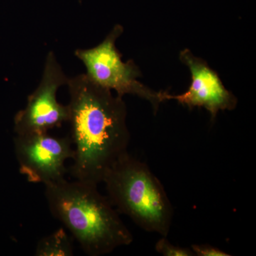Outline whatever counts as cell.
Returning <instances> with one entry per match:
<instances>
[{
	"label": "cell",
	"instance_id": "obj_1",
	"mask_svg": "<svg viewBox=\"0 0 256 256\" xmlns=\"http://www.w3.org/2000/svg\"><path fill=\"white\" fill-rule=\"evenodd\" d=\"M68 105L72 143L70 174L97 185L112 164L128 152L127 108L122 98L97 85L86 74L68 78Z\"/></svg>",
	"mask_w": 256,
	"mask_h": 256
},
{
	"label": "cell",
	"instance_id": "obj_2",
	"mask_svg": "<svg viewBox=\"0 0 256 256\" xmlns=\"http://www.w3.org/2000/svg\"><path fill=\"white\" fill-rule=\"evenodd\" d=\"M97 188V185L78 180L68 182L65 178L45 184L50 213L90 256L110 254L133 242L132 234L118 212Z\"/></svg>",
	"mask_w": 256,
	"mask_h": 256
},
{
	"label": "cell",
	"instance_id": "obj_3",
	"mask_svg": "<svg viewBox=\"0 0 256 256\" xmlns=\"http://www.w3.org/2000/svg\"><path fill=\"white\" fill-rule=\"evenodd\" d=\"M102 182L118 212L146 232L168 237L173 207L162 184L146 163L126 153L106 172Z\"/></svg>",
	"mask_w": 256,
	"mask_h": 256
},
{
	"label": "cell",
	"instance_id": "obj_4",
	"mask_svg": "<svg viewBox=\"0 0 256 256\" xmlns=\"http://www.w3.org/2000/svg\"><path fill=\"white\" fill-rule=\"evenodd\" d=\"M122 25L116 24L98 46L88 50H77L75 56L82 60L86 69V75L97 85L114 90L117 96H137L151 104L158 112L160 104L166 101V92H154L138 82L142 76L140 70L132 60L124 62L122 54L116 48V42L124 33Z\"/></svg>",
	"mask_w": 256,
	"mask_h": 256
},
{
	"label": "cell",
	"instance_id": "obj_5",
	"mask_svg": "<svg viewBox=\"0 0 256 256\" xmlns=\"http://www.w3.org/2000/svg\"><path fill=\"white\" fill-rule=\"evenodd\" d=\"M65 75L54 52L47 55L41 82L31 95L28 96L26 107L18 111L14 117L16 134L48 132L68 122V106L57 101L58 88L67 85Z\"/></svg>",
	"mask_w": 256,
	"mask_h": 256
},
{
	"label": "cell",
	"instance_id": "obj_6",
	"mask_svg": "<svg viewBox=\"0 0 256 256\" xmlns=\"http://www.w3.org/2000/svg\"><path fill=\"white\" fill-rule=\"evenodd\" d=\"M14 142L20 172L30 182L45 185L64 178L66 162L74 156L70 138L32 133L16 134Z\"/></svg>",
	"mask_w": 256,
	"mask_h": 256
},
{
	"label": "cell",
	"instance_id": "obj_7",
	"mask_svg": "<svg viewBox=\"0 0 256 256\" xmlns=\"http://www.w3.org/2000/svg\"><path fill=\"white\" fill-rule=\"evenodd\" d=\"M180 60L190 69L192 84L186 92L172 95L166 92L165 100H175L190 110L204 108L210 112L212 122L220 110H233L238 104L236 97L227 90L220 76L210 68L206 60L197 57L188 50H181Z\"/></svg>",
	"mask_w": 256,
	"mask_h": 256
},
{
	"label": "cell",
	"instance_id": "obj_8",
	"mask_svg": "<svg viewBox=\"0 0 256 256\" xmlns=\"http://www.w3.org/2000/svg\"><path fill=\"white\" fill-rule=\"evenodd\" d=\"M36 256H74L73 242L63 228L44 237L37 244Z\"/></svg>",
	"mask_w": 256,
	"mask_h": 256
},
{
	"label": "cell",
	"instance_id": "obj_9",
	"mask_svg": "<svg viewBox=\"0 0 256 256\" xmlns=\"http://www.w3.org/2000/svg\"><path fill=\"white\" fill-rule=\"evenodd\" d=\"M156 250L158 254L164 256H194L191 248L173 245L166 237L162 236L156 244Z\"/></svg>",
	"mask_w": 256,
	"mask_h": 256
},
{
	"label": "cell",
	"instance_id": "obj_10",
	"mask_svg": "<svg viewBox=\"0 0 256 256\" xmlns=\"http://www.w3.org/2000/svg\"><path fill=\"white\" fill-rule=\"evenodd\" d=\"M191 249L195 256H230V254L220 250L218 248L212 246L210 244H194Z\"/></svg>",
	"mask_w": 256,
	"mask_h": 256
}]
</instances>
